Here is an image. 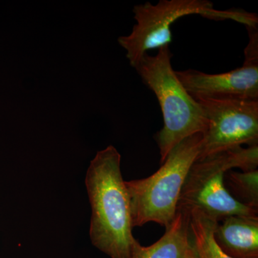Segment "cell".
Masks as SVG:
<instances>
[{"instance_id":"ba28073f","label":"cell","mask_w":258,"mask_h":258,"mask_svg":"<svg viewBox=\"0 0 258 258\" xmlns=\"http://www.w3.org/2000/svg\"><path fill=\"white\" fill-rule=\"evenodd\" d=\"M214 238L232 258H258V217L230 215L217 222Z\"/></svg>"},{"instance_id":"52a82bcc","label":"cell","mask_w":258,"mask_h":258,"mask_svg":"<svg viewBox=\"0 0 258 258\" xmlns=\"http://www.w3.org/2000/svg\"><path fill=\"white\" fill-rule=\"evenodd\" d=\"M188 93L203 99L258 101V62L244 60L242 67L220 74L195 70L175 71Z\"/></svg>"},{"instance_id":"277c9868","label":"cell","mask_w":258,"mask_h":258,"mask_svg":"<svg viewBox=\"0 0 258 258\" xmlns=\"http://www.w3.org/2000/svg\"><path fill=\"white\" fill-rule=\"evenodd\" d=\"M203 134H194L175 146L152 175L125 181L133 227L155 222L168 227L177 211L186 176L201 151Z\"/></svg>"},{"instance_id":"8fae6325","label":"cell","mask_w":258,"mask_h":258,"mask_svg":"<svg viewBox=\"0 0 258 258\" xmlns=\"http://www.w3.org/2000/svg\"><path fill=\"white\" fill-rule=\"evenodd\" d=\"M224 183L236 201L258 211V170L238 172L227 171Z\"/></svg>"},{"instance_id":"3957f363","label":"cell","mask_w":258,"mask_h":258,"mask_svg":"<svg viewBox=\"0 0 258 258\" xmlns=\"http://www.w3.org/2000/svg\"><path fill=\"white\" fill-rule=\"evenodd\" d=\"M257 166L258 145L236 147L197 159L183 185L177 209L197 210L215 222L230 215L258 217L257 210L236 201L224 183L227 171L234 168L252 171Z\"/></svg>"},{"instance_id":"6da1fadb","label":"cell","mask_w":258,"mask_h":258,"mask_svg":"<svg viewBox=\"0 0 258 258\" xmlns=\"http://www.w3.org/2000/svg\"><path fill=\"white\" fill-rule=\"evenodd\" d=\"M119 153L108 146L97 153L86 173L92 209L90 237L111 258H132L138 241L132 235L130 200L120 171Z\"/></svg>"},{"instance_id":"9c48e42d","label":"cell","mask_w":258,"mask_h":258,"mask_svg":"<svg viewBox=\"0 0 258 258\" xmlns=\"http://www.w3.org/2000/svg\"><path fill=\"white\" fill-rule=\"evenodd\" d=\"M189 212L177 209L164 235L152 245L137 242L132 258H196L189 230Z\"/></svg>"},{"instance_id":"5b68a950","label":"cell","mask_w":258,"mask_h":258,"mask_svg":"<svg viewBox=\"0 0 258 258\" xmlns=\"http://www.w3.org/2000/svg\"><path fill=\"white\" fill-rule=\"evenodd\" d=\"M134 25L132 33L121 36L118 41L126 50V57L132 67L148 51L170 45L171 26L186 15H201L209 18L231 19L245 25L253 23L255 16L238 10L218 11L208 0H160L157 4L150 3L136 5L134 8Z\"/></svg>"},{"instance_id":"30bf717a","label":"cell","mask_w":258,"mask_h":258,"mask_svg":"<svg viewBox=\"0 0 258 258\" xmlns=\"http://www.w3.org/2000/svg\"><path fill=\"white\" fill-rule=\"evenodd\" d=\"M189 214L190 236L196 258H232L222 250L214 238L217 222L197 210H192Z\"/></svg>"},{"instance_id":"8992f818","label":"cell","mask_w":258,"mask_h":258,"mask_svg":"<svg viewBox=\"0 0 258 258\" xmlns=\"http://www.w3.org/2000/svg\"><path fill=\"white\" fill-rule=\"evenodd\" d=\"M198 101L207 120L198 159L242 145H258V101Z\"/></svg>"},{"instance_id":"7a4b0ae2","label":"cell","mask_w":258,"mask_h":258,"mask_svg":"<svg viewBox=\"0 0 258 258\" xmlns=\"http://www.w3.org/2000/svg\"><path fill=\"white\" fill-rule=\"evenodd\" d=\"M169 45L161 47L154 56L145 54L136 64L144 83L157 96L162 112L164 125L156 134L161 164L181 141L203 134L207 120L201 105L190 96L172 69Z\"/></svg>"}]
</instances>
